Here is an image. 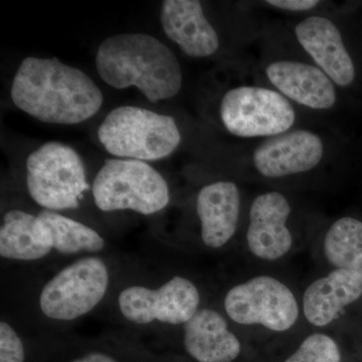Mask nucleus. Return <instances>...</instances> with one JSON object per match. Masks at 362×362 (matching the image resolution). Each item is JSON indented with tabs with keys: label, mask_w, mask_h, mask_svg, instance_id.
<instances>
[{
	"label": "nucleus",
	"mask_w": 362,
	"mask_h": 362,
	"mask_svg": "<svg viewBox=\"0 0 362 362\" xmlns=\"http://www.w3.org/2000/svg\"><path fill=\"white\" fill-rule=\"evenodd\" d=\"M11 100L20 110L45 123L75 125L96 115L103 94L80 69L59 59L28 57L11 84Z\"/></svg>",
	"instance_id": "obj_1"
},
{
	"label": "nucleus",
	"mask_w": 362,
	"mask_h": 362,
	"mask_svg": "<svg viewBox=\"0 0 362 362\" xmlns=\"http://www.w3.org/2000/svg\"><path fill=\"white\" fill-rule=\"evenodd\" d=\"M115 286V268L105 255L71 259L35 286L30 310L45 327L66 329L101 308Z\"/></svg>",
	"instance_id": "obj_2"
},
{
	"label": "nucleus",
	"mask_w": 362,
	"mask_h": 362,
	"mask_svg": "<svg viewBox=\"0 0 362 362\" xmlns=\"http://www.w3.org/2000/svg\"><path fill=\"white\" fill-rule=\"evenodd\" d=\"M98 74L107 85L136 87L152 103L180 93L182 71L175 52L146 33H120L104 40L96 56Z\"/></svg>",
	"instance_id": "obj_3"
},
{
	"label": "nucleus",
	"mask_w": 362,
	"mask_h": 362,
	"mask_svg": "<svg viewBox=\"0 0 362 362\" xmlns=\"http://www.w3.org/2000/svg\"><path fill=\"white\" fill-rule=\"evenodd\" d=\"M110 301L119 320L136 329L182 327L201 309V292L190 279L173 275L115 286Z\"/></svg>",
	"instance_id": "obj_4"
},
{
	"label": "nucleus",
	"mask_w": 362,
	"mask_h": 362,
	"mask_svg": "<svg viewBox=\"0 0 362 362\" xmlns=\"http://www.w3.org/2000/svg\"><path fill=\"white\" fill-rule=\"evenodd\" d=\"M98 138L111 156L144 162L165 158L181 141L173 117L134 106L113 109L99 126Z\"/></svg>",
	"instance_id": "obj_5"
},
{
	"label": "nucleus",
	"mask_w": 362,
	"mask_h": 362,
	"mask_svg": "<svg viewBox=\"0 0 362 362\" xmlns=\"http://www.w3.org/2000/svg\"><path fill=\"white\" fill-rule=\"evenodd\" d=\"M90 190L95 206L104 213L131 211L152 216L170 202L165 178L147 162L134 159H106Z\"/></svg>",
	"instance_id": "obj_6"
},
{
	"label": "nucleus",
	"mask_w": 362,
	"mask_h": 362,
	"mask_svg": "<svg viewBox=\"0 0 362 362\" xmlns=\"http://www.w3.org/2000/svg\"><path fill=\"white\" fill-rule=\"evenodd\" d=\"M25 185L37 206L57 213L77 209L90 189L82 157L57 141L45 143L26 158Z\"/></svg>",
	"instance_id": "obj_7"
},
{
	"label": "nucleus",
	"mask_w": 362,
	"mask_h": 362,
	"mask_svg": "<svg viewBox=\"0 0 362 362\" xmlns=\"http://www.w3.org/2000/svg\"><path fill=\"white\" fill-rule=\"evenodd\" d=\"M226 315L240 325H262L283 332L297 322L299 306L288 286L269 276H259L233 286L223 299Z\"/></svg>",
	"instance_id": "obj_8"
},
{
	"label": "nucleus",
	"mask_w": 362,
	"mask_h": 362,
	"mask_svg": "<svg viewBox=\"0 0 362 362\" xmlns=\"http://www.w3.org/2000/svg\"><path fill=\"white\" fill-rule=\"evenodd\" d=\"M220 112L226 130L239 137L283 134L296 119L292 105L280 93L252 86L228 90Z\"/></svg>",
	"instance_id": "obj_9"
},
{
	"label": "nucleus",
	"mask_w": 362,
	"mask_h": 362,
	"mask_svg": "<svg viewBox=\"0 0 362 362\" xmlns=\"http://www.w3.org/2000/svg\"><path fill=\"white\" fill-rule=\"evenodd\" d=\"M323 143L310 131L295 130L276 135L255 150L254 165L269 178L306 173L316 168L323 156Z\"/></svg>",
	"instance_id": "obj_10"
},
{
	"label": "nucleus",
	"mask_w": 362,
	"mask_h": 362,
	"mask_svg": "<svg viewBox=\"0 0 362 362\" xmlns=\"http://www.w3.org/2000/svg\"><path fill=\"white\" fill-rule=\"evenodd\" d=\"M291 206L278 192H266L252 202L247 242L255 257L276 261L291 250L292 233L287 228Z\"/></svg>",
	"instance_id": "obj_11"
},
{
	"label": "nucleus",
	"mask_w": 362,
	"mask_h": 362,
	"mask_svg": "<svg viewBox=\"0 0 362 362\" xmlns=\"http://www.w3.org/2000/svg\"><path fill=\"white\" fill-rule=\"evenodd\" d=\"M295 33L302 47L332 82L341 87L354 82V62L332 21L322 16H310L298 23Z\"/></svg>",
	"instance_id": "obj_12"
},
{
	"label": "nucleus",
	"mask_w": 362,
	"mask_h": 362,
	"mask_svg": "<svg viewBox=\"0 0 362 362\" xmlns=\"http://www.w3.org/2000/svg\"><path fill=\"white\" fill-rule=\"evenodd\" d=\"M160 21L165 35L192 58H206L220 47L218 33L197 0L162 2Z\"/></svg>",
	"instance_id": "obj_13"
},
{
	"label": "nucleus",
	"mask_w": 362,
	"mask_h": 362,
	"mask_svg": "<svg viewBox=\"0 0 362 362\" xmlns=\"http://www.w3.org/2000/svg\"><path fill=\"white\" fill-rule=\"evenodd\" d=\"M240 197L232 181H216L199 190L197 214L201 221V237L204 246L221 249L237 232Z\"/></svg>",
	"instance_id": "obj_14"
},
{
	"label": "nucleus",
	"mask_w": 362,
	"mask_h": 362,
	"mask_svg": "<svg viewBox=\"0 0 362 362\" xmlns=\"http://www.w3.org/2000/svg\"><path fill=\"white\" fill-rule=\"evenodd\" d=\"M182 344L197 362H233L242 350L225 317L211 308L199 309L182 326Z\"/></svg>",
	"instance_id": "obj_15"
},
{
	"label": "nucleus",
	"mask_w": 362,
	"mask_h": 362,
	"mask_svg": "<svg viewBox=\"0 0 362 362\" xmlns=\"http://www.w3.org/2000/svg\"><path fill=\"white\" fill-rule=\"evenodd\" d=\"M266 73L272 84L298 104L329 109L337 102L332 81L316 66L300 62H275L267 66Z\"/></svg>",
	"instance_id": "obj_16"
},
{
	"label": "nucleus",
	"mask_w": 362,
	"mask_h": 362,
	"mask_svg": "<svg viewBox=\"0 0 362 362\" xmlns=\"http://www.w3.org/2000/svg\"><path fill=\"white\" fill-rule=\"evenodd\" d=\"M362 296V276L356 272L335 269L318 279L304 293L305 318L317 327L329 325L343 308Z\"/></svg>",
	"instance_id": "obj_17"
},
{
	"label": "nucleus",
	"mask_w": 362,
	"mask_h": 362,
	"mask_svg": "<svg viewBox=\"0 0 362 362\" xmlns=\"http://www.w3.org/2000/svg\"><path fill=\"white\" fill-rule=\"evenodd\" d=\"M54 251L45 239L39 214L13 209L2 216L0 226V258L11 264H37L49 259Z\"/></svg>",
	"instance_id": "obj_18"
},
{
	"label": "nucleus",
	"mask_w": 362,
	"mask_h": 362,
	"mask_svg": "<svg viewBox=\"0 0 362 362\" xmlns=\"http://www.w3.org/2000/svg\"><path fill=\"white\" fill-rule=\"evenodd\" d=\"M45 239L54 254L69 259L104 255L108 249L103 235L92 226L57 211H40Z\"/></svg>",
	"instance_id": "obj_19"
},
{
	"label": "nucleus",
	"mask_w": 362,
	"mask_h": 362,
	"mask_svg": "<svg viewBox=\"0 0 362 362\" xmlns=\"http://www.w3.org/2000/svg\"><path fill=\"white\" fill-rule=\"evenodd\" d=\"M323 250L335 269L362 276V221L349 216L335 221L326 233Z\"/></svg>",
	"instance_id": "obj_20"
},
{
	"label": "nucleus",
	"mask_w": 362,
	"mask_h": 362,
	"mask_svg": "<svg viewBox=\"0 0 362 362\" xmlns=\"http://www.w3.org/2000/svg\"><path fill=\"white\" fill-rule=\"evenodd\" d=\"M285 362H341V356L332 338L315 333L307 337Z\"/></svg>",
	"instance_id": "obj_21"
},
{
	"label": "nucleus",
	"mask_w": 362,
	"mask_h": 362,
	"mask_svg": "<svg viewBox=\"0 0 362 362\" xmlns=\"http://www.w3.org/2000/svg\"><path fill=\"white\" fill-rule=\"evenodd\" d=\"M28 343L16 321L6 315L0 320V362H26Z\"/></svg>",
	"instance_id": "obj_22"
},
{
	"label": "nucleus",
	"mask_w": 362,
	"mask_h": 362,
	"mask_svg": "<svg viewBox=\"0 0 362 362\" xmlns=\"http://www.w3.org/2000/svg\"><path fill=\"white\" fill-rule=\"evenodd\" d=\"M54 362H124L118 352L104 343L93 342L71 350Z\"/></svg>",
	"instance_id": "obj_23"
},
{
	"label": "nucleus",
	"mask_w": 362,
	"mask_h": 362,
	"mask_svg": "<svg viewBox=\"0 0 362 362\" xmlns=\"http://www.w3.org/2000/svg\"><path fill=\"white\" fill-rule=\"evenodd\" d=\"M267 4L285 11H303L314 8L318 6L319 1L317 0H269Z\"/></svg>",
	"instance_id": "obj_24"
}]
</instances>
